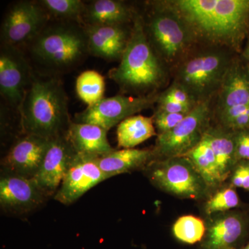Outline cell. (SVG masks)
<instances>
[{
  "label": "cell",
  "mask_w": 249,
  "mask_h": 249,
  "mask_svg": "<svg viewBox=\"0 0 249 249\" xmlns=\"http://www.w3.org/2000/svg\"><path fill=\"white\" fill-rule=\"evenodd\" d=\"M47 199L34 178L4 172L1 173L0 205L6 212L28 213L40 207Z\"/></svg>",
  "instance_id": "11"
},
{
  "label": "cell",
  "mask_w": 249,
  "mask_h": 249,
  "mask_svg": "<svg viewBox=\"0 0 249 249\" xmlns=\"http://www.w3.org/2000/svg\"><path fill=\"white\" fill-rule=\"evenodd\" d=\"M186 57L178 67L175 83L183 87L196 104L208 102L220 89L234 58L228 49L217 47Z\"/></svg>",
  "instance_id": "4"
},
{
  "label": "cell",
  "mask_w": 249,
  "mask_h": 249,
  "mask_svg": "<svg viewBox=\"0 0 249 249\" xmlns=\"http://www.w3.org/2000/svg\"><path fill=\"white\" fill-rule=\"evenodd\" d=\"M76 154L67 133L51 139L40 170L34 178L47 197L55 196Z\"/></svg>",
  "instance_id": "12"
},
{
  "label": "cell",
  "mask_w": 249,
  "mask_h": 249,
  "mask_svg": "<svg viewBox=\"0 0 249 249\" xmlns=\"http://www.w3.org/2000/svg\"><path fill=\"white\" fill-rule=\"evenodd\" d=\"M33 40L31 51L34 58L56 71L75 67L88 52L85 31L68 24L42 29Z\"/></svg>",
  "instance_id": "5"
},
{
  "label": "cell",
  "mask_w": 249,
  "mask_h": 249,
  "mask_svg": "<svg viewBox=\"0 0 249 249\" xmlns=\"http://www.w3.org/2000/svg\"><path fill=\"white\" fill-rule=\"evenodd\" d=\"M160 96L169 98L175 102L184 105L188 107H194L196 103L191 97L189 93L183 87L174 82L173 84L170 86Z\"/></svg>",
  "instance_id": "32"
},
{
  "label": "cell",
  "mask_w": 249,
  "mask_h": 249,
  "mask_svg": "<svg viewBox=\"0 0 249 249\" xmlns=\"http://www.w3.org/2000/svg\"><path fill=\"white\" fill-rule=\"evenodd\" d=\"M240 249H249V240Z\"/></svg>",
  "instance_id": "36"
},
{
  "label": "cell",
  "mask_w": 249,
  "mask_h": 249,
  "mask_svg": "<svg viewBox=\"0 0 249 249\" xmlns=\"http://www.w3.org/2000/svg\"><path fill=\"white\" fill-rule=\"evenodd\" d=\"M155 160V152L149 149L129 148L115 150L98 157L100 168L107 178L130 173L137 170H145Z\"/></svg>",
  "instance_id": "20"
},
{
  "label": "cell",
  "mask_w": 249,
  "mask_h": 249,
  "mask_svg": "<svg viewBox=\"0 0 249 249\" xmlns=\"http://www.w3.org/2000/svg\"><path fill=\"white\" fill-rule=\"evenodd\" d=\"M206 232V224L203 219L191 214L178 218L173 227L174 236L180 242L188 245L201 242Z\"/></svg>",
  "instance_id": "26"
},
{
  "label": "cell",
  "mask_w": 249,
  "mask_h": 249,
  "mask_svg": "<svg viewBox=\"0 0 249 249\" xmlns=\"http://www.w3.org/2000/svg\"><path fill=\"white\" fill-rule=\"evenodd\" d=\"M145 170L155 186L181 199L197 200L209 189L191 162L183 157L154 160Z\"/></svg>",
  "instance_id": "7"
},
{
  "label": "cell",
  "mask_w": 249,
  "mask_h": 249,
  "mask_svg": "<svg viewBox=\"0 0 249 249\" xmlns=\"http://www.w3.org/2000/svg\"><path fill=\"white\" fill-rule=\"evenodd\" d=\"M88 52L99 58L116 60L122 58L130 33L122 25H89L85 29Z\"/></svg>",
  "instance_id": "16"
},
{
  "label": "cell",
  "mask_w": 249,
  "mask_h": 249,
  "mask_svg": "<svg viewBox=\"0 0 249 249\" xmlns=\"http://www.w3.org/2000/svg\"><path fill=\"white\" fill-rule=\"evenodd\" d=\"M98 158L77 153L53 196L54 199L62 204H73L87 192L107 179L98 165Z\"/></svg>",
  "instance_id": "10"
},
{
  "label": "cell",
  "mask_w": 249,
  "mask_h": 249,
  "mask_svg": "<svg viewBox=\"0 0 249 249\" xmlns=\"http://www.w3.org/2000/svg\"><path fill=\"white\" fill-rule=\"evenodd\" d=\"M233 132L237 162L240 160L249 161V128Z\"/></svg>",
  "instance_id": "33"
},
{
  "label": "cell",
  "mask_w": 249,
  "mask_h": 249,
  "mask_svg": "<svg viewBox=\"0 0 249 249\" xmlns=\"http://www.w3.org/2000/svg\"><path fill=\"white\" fill-rule=\"evenodd\" d=\"M27 70L19 54L4 49L0 56V91L14 106H20L25 94Z\"/></svg>",
  "instance_id": "17"
},
{
  "label": "cell",
  "mask_w": 249,
  "mask_h": 249,
  "mask_svg": "<svg viewBox=\"0 0 249 249\" xmlns=\"http://www.w3.org/2000/svg\"><path fill=\"white\" fill-rule=\"evenodd\" d=\"M110 77L123 89L139 93L155 89L165 80L164 67L147 40L142 18L134 19L127 47Z\"/></svg>",
  "instance_id": "3"
},
{
  "label": "cell",
  "mask_w": 249,
  "mask_h": 249,
  "mask_svg": "<svg viewBox=\"0 0 249 249\" xmlns=\"http://www.w3.org/2000/svg\"><path fill=\"white\" fill-rule=\"evenodd\" d=\"M158 97L155 95L139 97L119 95L104 98L77 114L76 122L95 124L107 132L127 118L151 107Z\"/></svg>",
  "instance_id": "9"
},
{
  "label": "cell",
  "mask_w": 249,
  "mask_h": 249,
  "mask_svg": "<svg viewBox=\"0 0 249 249\" xmlns=\"http://www.w3.org/2000/svg\"><path fill=\"white\" fill-rule=\"evenodd\" d=\"M247 42L245 45V47L242 48V58L245 60L246 61L249 62V35L247 38Z\"/></svg>",
  "instance_id": "35"
},
{
  "label": "cell",
  "mask_w": 249,
  "mask_h": 249,
  "mask_svg": "<svg viewBox=\"0 0 249 249\" xmlns=\"http://www.w3.org/2000/svg\"><path fill=\"white\" fill-rule=\"evenodd\" d=\"M51 139L24 134L10 149L1 161L4 173L34 178L40 170Z\"/></svg>",
  "instance_id": "14"
},
{
  "label": "cell",
  "mask_w": 249,
  "mask_h": 249,
  "mask_svg": "<svg viewBox=\"0 0 249 249\" xmlns=\"http://www.w3.org/2000/svg\"><path fill=\"white\" fill-rule=\"evenodd\" d=\"M40 4L53 16L64 19H77L86 9L80 0H43Z\"/></svg>",
  "instance_id": "29"
},
{
  "label": "cell",
  "mask_w": 249,
  "mask_h": 249,
  "mask_svg": "<svg viewBox=\"0 0 249 249\" xmlns=\"http://www.w3.org/2000/svg\"><path fill=\"white\" fill-rule=\"evenodd\" d=\"M149 23V31L157 54L168 65L187 56L196 40L182 18L173 9L159 1Z\"/></svg>",
  "instance_id": "6"
},
{
  "label": "cell",
  "mask_w": 249,
  "mask_h": 249,
  "mask_svg": "<svg viewBox=\"0 0 249 249\" xmlns=\"http://www.w3.org/2000/svg\"><path fill=\"white\" fill-rule=\"evenodd\" d=\"M247 67H248V71L249 73V62H248V65H247Z\"/></svg>",
  "instance_id": "37"
},
{
  "label": "cell",
  "mask_w": 249,
  "mask_h": 249,
  "mask_svg": "<svg viewBox=\"0 0 249 249\" xmlns=\"http://www.w3.org/2000/svg\"><path fill=\"white\" fill-rule=\"evenodd\" d=\"M204 137L213 151L222 182L231 175L237 163L234 132L222 126L208 127Z\"/></svg>",
  "instance_id": "21"
},
{
  "label": "cell",
  "mask_w": 249,
  "mask_h": 249,
  "mask_svg": "<svg viewBox=\"0 0 249 249\" xmlns=\"http://www.w3.org/2000/svg\"><path fill=\"white\" fill-rule=\"evenodd\" d=\"M210 101L197 103L184 119L171 130L157 135L155 160L182 157L196 146L209 127Z\"/></svg>",
  "instance_id": "8"
},
{
  "label": "cell",
  "mask_w": 249,
  "mask_h": 249,
  "mask_svg": "<svg viewBox=\"0 0 249 249\" xmlns=\"http://www.w3.org/2000/svg\"><path fill=\"white\" fill-rule=\"evenodd\" d=\"M196 40L241 53L249 35V0H170Z\"/></svg>",
  "instance_id": "1"
},
{
  "label": "cell",
  "mask_w": 249,
  "mask_h": 249,
  "mask_svg": "<svg viewBox=\"0 0 249 249\" xmlns=\"http://www.w3.org/2000/svg\"><path fill=\"white\" fill-rule=\"evenodd\" d=\"M90 25H122L132 18V11L124 2L115 0H97L85 9Z\"/></svg>",
  "instance_id": "23"
},
{
  "label": "cell",
  "mask_w": 249,
  "mask_h": 249,
  "mask_svg": "<svg viewBox=\"0 0 249 249\" xmlns=\"http://www.w3.org/2000/svg\"><path fill=\"white\" fill-rule=\"evenodd\" d=\"M231 186L249 192V161L240 160L236 163L231 175Z\"/></svg>",
  "instance_id": "31"
},
{
  "label": "cell",
  "mask_w": 249,
  "mask_h": 249,
  "mask_svg": "<svg viewBox=\"0 0 249 249\" xmlns=\"http://www.w3.org/2000/svg\"><path fill=\"white\" fill-rule=\"evenodd\" d=\"M217 93V112L249 105V73L242 60L233 59Z\"/></svg>",
  "instance_id": "18"
},
{
  "label": "cell",
  "mask_w": 249,
  "mask_h": 249,
  "mask_svg": "<svg viewBox=\"0 0 249 249\" xmlns=\"http://www.w3.org/2000/svg\"><path fill=\"white\" fill-rule=\"evenodd\" d=\"M182 157L191 162L208 188H215L223 183L213 151L204 135L199 143Z\"/></svg>",
  "instance_id": "24"
},
{
  "label": "cell",
  "mask_w": 249,
  "mask_h": 249,
  "mask_svg": "<svg viewBox=\"0 0 249 249\" xmlns=\"http://www.w3.org/2000/svg\"><path fill=\"white\" fill-rule=\"evenodd\" d=\"M248 233L247 218L239 212H227L211 221L198 249H240Z\"/></svg>",
  "instance_id": "15"
},
{
  "label": "cell",
  "mask_w": 249,
  "mask_h": 249,
  "mask_svg": "<svg viewBox=\"0 0 249 249\" xmlns=\"http://www.w3.org/2000/svg\"><path fill=\"white\" fill-rule=\"evenodd\" d=\"M19 111L24 134L52 139L66 134L71 123L66 93L55 78L33 80L26 90Z\"/></svg>",
  "instance_id": "2"
},
{
  "label": "cell",
  "mask_w": 249,
  "mask_h": 249,
  "mask_svg": "<svg viewBox=\"0 0 249 249\" xmlns=\"http://www.w3.org/2000/svg\"><path fill=\"white\" fill-rule=\"evenodd\" d=\"M217 116L219 125L232 132L249 128V105L218 111Z\"/></svg>",
  "instance_id": "28"
},
{
  "label": "cell",
  "mask_w": 249,
  "mask_h": 249,
  "mask_svg": "<svg viewBox=\"0 0 249 249\" xmlns=\"http://www.w3.org/2000/svg\"><path fill=\"white\" fill-rule=\"evenodd\" d=\"M158 103L157 110L166 111L169 113H188L193 107H188L184 105L175 102L169 98L159 96L157 101Z\"/></svg>",
  "instance_id": "34"
},
{
  "label": "cell",
  "mask_w": 249,
  "mask_h": 249,
  "mask_svg": "<svg viewBox=\"0 0 249 249\" xmlns=\"http://www.w3.org/2000/svg\"><path fill=\"white\" fill-rule=\"evenodd\" d=\"M107 132L95 124L71 122L67 137L77 153L101 157L114 150L108 141Z\"/></svg>",
  "instance_id": "19"
},
{
  "label": "cell",
  "mask_w": 249,
  "mask_h": 249,
  "mask_svg": "<svg viewBox=\"0 0 249 249\" xmlns=\"http://www.w3.org/2000/svg\"><path fill=\"white\" fill-rule=\"evenodd\" d=\"M105 79L98 72L88 70L80 73L76 80L78 97L89 106L101 101L105 92Z\"/></svg>",
  "instance_id": "25"
},
{
  "label": "cell",
  "mask_w": 249,
  "mask_h": 249,
  "mask_svg": "<svg viewBox=\"0 0 249 249\" xmlns=\"http://www.w3.org/2000/svg\"><path fill=\"white\" fill-rule=\"evenodd\" d=\"M188 113H169L157 110L152 119L158 134L165 133L173 129L184 119Z\"/></svg>",
  "instance_id": "30"
},
{
  "label": "cell",
  "mask_w": 249,
  "mask_h": 249,
  "mask_svg": "<svg viewBox=\"0 0 249 249\" xmlns=\"http://www.w3.org/2000/svg\"><path fill=\"white\" fill-rule=\"evenodd\" d=\"M240 205V198L234 187L222 188L213 195L204 206L206 214L224 213Z\"/></svg>",
  "instance_id": "27"
},
{
  "label": "cell",
  "mask_w": 249,
  "mask_h": 249,
  "mask_svg": "<svg viewBox=\"0 0 249 249\" xmlns=\"http://www.w3.org/2000/svg\"><path fill=\"white\" fill-rule=\"evenodd\" d=\"M47 19L44 9L32 1H19L6 14L2 24V37L14 46L33 40L40 34Z\"/></svg>",
  "instance_id": "13"
},
{
  "label": "cell",
  "mask_w": 249,
  "mask_h": 249,
  "mask_svg": "<svg viewBox=\"0 0 249 249\" xmlns=\"http://www.w3.org/2000/svg\"><path fill=\"white\" fill-rule=\"evenodd\" d=\"M157 134L152 117L132 116L118 124V146L124 149L134 148Z\"/></svg>",
  "instance_id": "22"
}]
</instances>
